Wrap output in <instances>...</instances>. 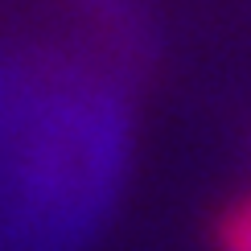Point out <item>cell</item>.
<instances>
[{"label": "cell", "instance_id": "1", "mask_svg": "<svg viewBox=\"0 0 251 251\" xmlns=\"http://www.w3.org/2000/svg\"><path fill=\"white\" fill-rule=\"evenodd\" d=\"M124 103L54 54L0 66V231L17 243L78 235L120 177Z\"/></svg>", "mask_w": 251, "mask_h": 251}, {"label": "cell", "instance_id": "2", "mask_svg": "<svg viewBox=\"0 0 251 251\" xmlns=\"http://www.w3.org/2000/svg\"><path fill=\"white\" fill-rule=\"evenodd\" d=\"M218 251H251V194L231 202L214 223Z\"/></svg>", "mask_w": 251, "mask_h": 251}]
</instances>
